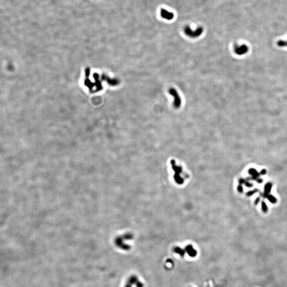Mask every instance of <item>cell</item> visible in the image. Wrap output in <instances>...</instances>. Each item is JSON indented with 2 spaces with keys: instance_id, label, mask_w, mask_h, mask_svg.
<instances>
[{
  "instance_id": "6da1fadb",
  "label": "cell",
  "mask_w": 287,
  "mask_h": 287,
  "mask_svg": "<svg viewBox=\"0 0 287 287\" xmlns=\"http://www.w3.org/2000/svg\"><path fill=\"white\" fill-rule=\"evenodd\" d=\"M184 31L186 35L190 37L196 38L201 35L203 31V29L202 27H198L197 29L193 30L187 26L185 27Z\"/></svg>"
},
{
  "instance_id": "7a4b0ae2",
  "label": "cell",
  "mask_w": 287,
  "mask_h": 287,
  "mask_svg": "<svg viewBox=\"0 0 287 287\" xmlns=\"http://www.w3.org/2000/svg\"><path fill=\"white\" fill-rule=\"evenodd\" d=\"M169 93L173 96L174 98V102L173 105L175 108H179L180 106H181V98L178 94L177 91L174 88H171L169 90Z\"/></svg>"
},
{
  "instance_id": "3957f363",
  "label": "cell",
  "mask_w": 287,
  "mask_h": 287,
  "mask_svg": "<svg viewBox=\"0 0 287 287\" xmlns=\"http://www.w3.org/2000/svg\"><path fill=\"white\" fill-rule=\"evenodd\" d=\"M161 15L164 19L168 20H172L174 17V15L172 13L170 12L163 9L161 10Z\"/></svg>"
},
{
  "instance_id": "277c9868",
  "label": "cell",
  "mask_w": 287,
  "mask_h": 287,
  "mask_svg": "<svg viewBox=\"0 0 287 287\" xmlns=\"http://www.w3.org/2000/svg\"><path fill=\"white\" fill-rule=\"evenodd\" d=\"M186 251L188 254L191 257H195L197 255V252L191 245H188L186 247Z\"/></svg>"
},
{
  "instance_id": "5b68a950",
  "label": "cell",
  "mask_w": 287,
  "mask_h": 287,
  "mask_svg": "<svg viewBox=\"0 0 287 287\" xmlns=\"http://www.w3.org/2000/svg\"><path fill=\"white\" fill-rule=\"evenodd\" d=\"M174 251L175 253H176L179 254L180 256H184V251L183 249H182V248H180V247H177V248H175L174 249Z\"/></svg>"
}]
</instances>
